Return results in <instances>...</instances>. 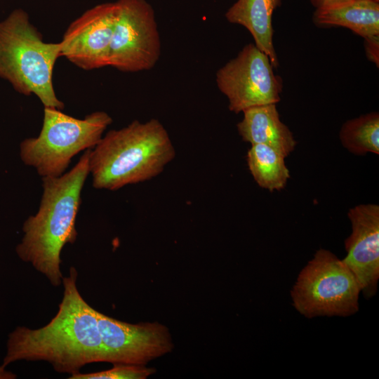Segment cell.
<instances>
[{
  "label": "cell",
  "instance_id": "2e32d148",
  "mask_svg": "<svg viewBox=\"0 0 379 379\" xmlns=\"http://www.w3.org/2000/svg\"><path fill=\"white\" fill-rule=\"evenodd\" d=\"M342 145L352 154H379V114L373 112L347 121L340 134Z\"/></svg>",
  "mask_w": 379,
  "mask_h": 379
},
{
  "label": "cell",
  "instance_id": "8fae6325",
  "mask_svg": "<svg viewBox=\"0 0 379 379\" xmlns=\"http://www.w3.org/2000/svg\"><path fill=\"white\" fill-rule=\"evenodd\" d=\"M352 226L345 240L343 259L357 278L363 296L369 299L377 293L379 280V206L359 204L349 209Z\"/></svg>",
  "mask_w": 379,
  "mask_h": 379
},
{
  "label": "cell",
  "instance_id": "9a60e30c",
  "mask_svg": "<svg viewBox=\"0 0 379 379\" xmlns=\"http://www.w3.org/2000/svg\"><path fill=\"white\" fill-rule=\"evenodd\" d=\"M281 154L265 145H251L246 156L248 169L256 183L270 192L285 187L290 172Z\"/></svg>",
  "mask_w": 379,
  "mask_h": 379
},
{
  "label": "cell",
  "instance_id": "4fadbf2b",
  "mask_svg": "<svg viewBox=\"0 0 379 379\" xmlns=\"http://www.w3.org/2000/svg\"><path fill=\"white\" fill-rule=\"evenodd\" d=\"M281 0H237L225 13L227 20L244 27L255 45L270 58L273 67L279 62L273 44L272 14Z\"/></svg>",
  "mask_w": 379,
  "mask_h": 379
},
{
  "label": "cell",
  "instance_id": "ba28073f",
  "mask_svg": "<svg viewBox=\"0 0 379 379\" xmlns=\"http://www.w3.org/2000/svg\"><path fill=\"white\" fill-rule=\"evenodd\" d=\"M273 68L269 57L254 44L245 46L236 58L220 67L215 81L228 100L229 109L238 114L279 102L282 81Z\"/></svg>",
  "mask_w": 379,
  "mask_h": 379
},
{
  "label": "cell",
  "instance_id": "6da1fadb",
  "mask_svg": "<svg viewBox=\"0 0 379 379\" xmlns=\"http://www.w3.org/2000/svg\"><path fill=\"white\" fill-rule=\"evenodd\" d=\"M78 273L72 267L62 277L63 297L55 316L46 326H18L9 333L2 366L17 361H45L59 373H79L91 363L106 361L96 310L79 292Z\"/></svg>",
  "mask_w": 379,
  "mask_h": 379
},
{
  "label": "cell",
  "instance_id": "52a82bcc",
  "mask_svg": "<svg viewBox=\"0 0 379 379\" xmlns=\"http://www.w3.org/2000/svg\"><path fill=\"white\" fill-rule=\"evenodd\" d=\"M108 66L126 72L151 69L161 55L154 11L146 0H117Z\"/></svg>",
  "mask_w": 379,
  "mask_h": 379
},
{
  "label": "cell",
  "instance_id": "3957f363",
  "mask_svg": "<svg viewBox=\"0 0 379 379\" xmlns=\"http://www.w3.org/2000/svg\"><path fill=\"white\" fill-rule=\"evenodd\" d=\"M175 157L171 138L158 119L135 120L108 131L91 149L93 187L114 191L149 180L159 175Z\"/></svg>",
  "mask_w": 379,
  "mask_h": 379
},
{
  "label": "cell",
  "instance_id": "5bb4252c",
  "mask_svg": "<svg viewBox=\"0 0 379 379\" xmlns=\"http://www.w3.org/2000/svg\"><path fill=\"white\" fill-rule=\"evenodd\" d=\"M313 21L320 27H344L364 38L379 35V0H352L315 10Z\"/></svg>",
  "mask_w": 379,
  "mask_h": 379
},
{
  "label": "cell",
  "instance_id": "7a4b0ae2",
  "mask_svg": "<svg viewBox=\"0 0 379 379\" xmlns=\"http://www.w3.org/2000/svg\"><path fill=\"white\" fill-rule=\"evenodd\" d=\"M91 149L84 152L69 171L59 177L42 178L39 210L24 222L23 237L15 248L18 257L31 263L53 286L62 281L61 251L67 244L74 243L78 235L76 219L90 174Z\"/></svg>",
  "mask_w": 379,
  "mask_h": 379
},
{
  "label": "cell",
  "instance_id": "e0dca14e",
  "mask_svg": "<svg viewBox=\"0 0 379 379\" xmlns=\"http://www.w3.org/2000/svg\"><path fill=\"white\" fill-rule=\"evenodd\" d=\"M155 372V369L144 365L117 363L108 370L90 373H77L70 375L69 379H145Z\"/></svg>",
  "mask_w": 379,
  "mask_h": 379
},
{
  "label": "cell",
  "instance_id": "277c9868",
  "mask_svg": "<svg viewBox=\"0 0 379 379\" xmlns=\"http://www.w3.org/2000/svg\"><path fill=\"white\" fill-rule=\"evenodd\" d=\"M61 57V44L47 43L21 8L0 21V78L19 93L35 95L44 107L62 110L56 96L53 73Z\"/></svg>",
  "mask_w": 379,
  "mask_h": 379
},
{
  "label": "cell",
  "instance_id": "ffe728a7",
  "mask_svg": "<svg viewBox=\"0 0 379 379\" xmlns=\"http://www.w3.org/2000/svg\"><path fill=\"white\" fill-rule=\"evenodd\" d=\"M16 378V375L8 370L6 367L0 366V379H14Z\"/></svg>",
  "mask_w": 379,
  "mask_h": 379
},
{
  "label": "cell",
  "instance_id": "30bf717a",
  "mask_svg": "<svg viewBox=\"0 0 379 379\" xmlns=\"http://www.w3.org/2000/svg\"><path fill=\"white\" fill-rule=\"evenodd\" d=\"M95 313L107 362L145 365L173 347L167 327L157 322L132 324Z\"/></svg>",
  "mask_w": 379,
  "mask_h": 379
},
{
  "label": "cell",
  "instance_id": "8992f818",
  "mask_svg": "<svg viewBox=\"0 0 379 379\" xmlns=\"http://www.w3.org/2000/svg\"><path fill=\"white\" fill-rule=\"evenodd\" d=\"M359 284L343 259L320 248L299 272L291 290L295 310L307 319L347 317L359 309Z\"/></svg>",
  "mask_w": 379,
  "mask_h": 379
},
{
  "label": "cell",
  "instance_id": "d6986e66",
  "mask_svg": "<svg viewBox=\"0 0 379 379\" xmlns=\"http://www.w3.org/2000/svg\"><path fill=\"white\" fill-rule=\"evenodd\" d=\"M352 0H310L315 10L329 8L338 6Z\"/></svg>",
  "mask_w": 379,
  "mask_h": 379
},
{
  "label": "cell",
  "instance_id": "7c38bea8",
  "mask_svg": "<svg viewBox=\"0 0 379 379\" xmlns=\"http://www.w3.org/2000/svg\"><path fill=\"white\" fill-rule=\"evenodd\" d=\"M243 114L237 130L244 141L267 145L284 157L294 150L297 142L288 127L281 121L276 104L251 107Z\"/></svg>",
  "mask_w": 379,
  "mask_h": 379
},
{
  "label": "cell",
  "instance_id": "ac0fdd59",
  "mask_svg": "<svg viewBox=\"0 0 379 379\" xmlns=\"http://www.w3.org/2000/svg\"><path fill=\"white\" fill-rule=\"evenodd\" d=\"M368 58L378 66L379 35L364 38Z\"/></svg>",
  "mask_w": 379,
  "mask_h": 379
},
{
  "label": "cell",
  "instance_id": "5b68a950",
  "mask_svg": "<svg viewBox=\"0 0 379 379\" xmlns=\"http://www.w3.org/2000/svg\"><path fill=\"white\" fill-rule=\"evenodd\" d=\"M112 122L104 111H96L84 119H77L53 107H44L41 131L37 137L24 139L20 157L44 177H59L72 158L83 150L93 148Z\"/></svg>",
  "mask_w": 379,
  "mask_h": 379
},
{
  "label": "cell",
  "instance_id": "9c48e42d",
  "mask_svg": "<svg viewBox=\"0 0 379 379\" xmlns=\"http://www.w3.org/2000/svg\"><path fill=\"white\" fill-rule=\"evenodd\" d=\"M119 11L117 0L98 4L74 20L66 29L61 57L84 70L108 66L109 46Z\"/></svg>",
  "mask_w": 379,
  "mask_h": 379
}]
</instances>
